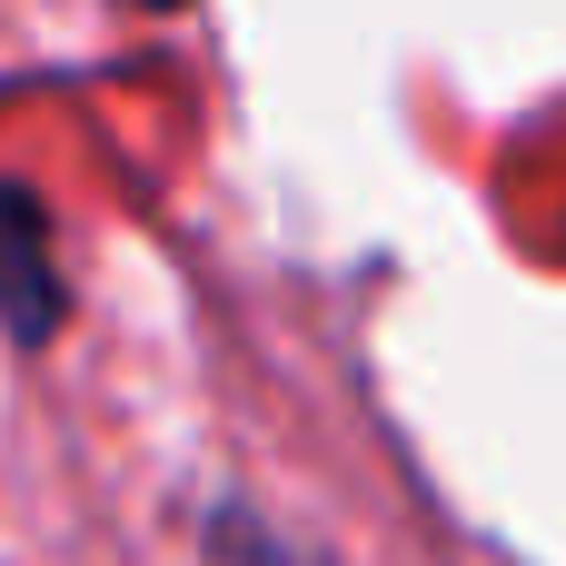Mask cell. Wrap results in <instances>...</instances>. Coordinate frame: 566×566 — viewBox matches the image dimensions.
<instances>
[{
  "mask_svg": "<svg viewBox=\"0 0 566 566\" xmlns=\"http://www.w3.org/2000/svg\"><path fill=\"white\" fill-rule=\"evenodd\" d=\"M0 318L20 348H40L60 328V269H50V229L20 189H0Z\"/></svg>",
  "mask_w": 566,
  "mask_h": 566,
  "instance_id": "cell-1",
  "label": "cell"
},
{
  "mask_svg": "<svg viewBox=\"0 0 566 566\" xmlns=\"http://www.w3.org/2000/svg\"><path fill=\"white\" fill-rule=\"evenodd\" d=\"M139 10H179V0H139Z\"/></svg>",
  "mask_w": 566,
  "mask_h": 566,
  "instance_id": "cell-2",
  "label": "cell"
}]
</instances>
